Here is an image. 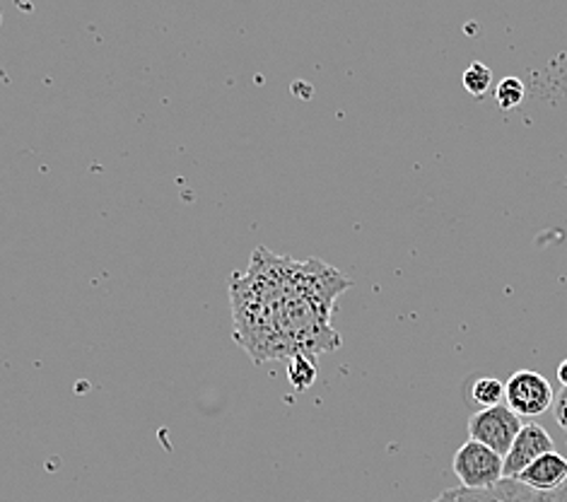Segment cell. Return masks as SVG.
Segmentation results:
<instances>
[{
	"label": "cell",
	"instance_id": "11",
	"mask_svg": "<svg viewBox=\"0 0 567 502\" xmlns=\"http://www.w3.org/2000/svg\"><path fill=\"white\" fill-rule=\"evenodd\" d=\"M553 409H556V418H558L560 428L567 430V389H563V393L556 399V406H553Z\"/></svg>",
	"mask_w": 567,
	"mask_h": 502
},
{
	"label": "cell",
	"instance_id": "8",
	"mask_svg": "<svg viewBox=\"0 0 567 502\" xmlns=\"http://www.w3.org/2000/svg\"><path fill=\"white\" fill-rule=\"evenodd\" d=\"M471 399L481 409H491V406H499L505 399V382H499L495 377H481L471 385Z\"/></svg>",
	"mask_w": 567,
	"mask_h": 502
},
{
	"label": "cell",
	"instance_id": "7",
	"mask_svg": "<svg viewBox=\"0 0 567 502\" xmlns=\"http://www.w3.org/2000/svg\"><path fill=\"white\" fill-rule=\"evenodd\" d=\"M317 358L312 356H295L288 360V379L297 391H307L317 379Z\"/></svg>",
	"mask_w": 567,
	"mask_h": 502
},
{
	"label": "cell",
	"instance_id": "10",
	"mask_svg": "<svg viewBox=\"0 0 567 502\" xmlns=\"http://www.w3.org/2000/svg\"><path fill=\"white\" fill-rule=\"evenodd\" d=\"M524 94H526V88L515 75L505 78L503 83L495 88V100L499 106H503V110H515V106H519L524 102Z\"/></svg>",
	"mask_w": 567,
	"mask_h": 502
},
{
	"label": "cell",
	"instance_id": "12",
	"mask_svg": "<svg viewBox=\"0 0 567 502\" xmlns=\"http://www.w3.org/2000/svg\"><path fill=\"white\" fill-rule=\"evenodd\" d=\"M558 382L567 389V360H563V362L558 365Z\"/></svg>",
	"mask_w": 567,
	"mask_h": 502
},
{
	"label": "cell",
	"instance_id": "9",
	"mask_svg": "<svg viewBox=\"0 0 567 502\" xmlns=\"http://www.w3.org/2000/svg\"><path fill=\"white\" fill-rule=\"evenodd\" d=\"M464 90L471 94V98H483L485 92L493 85V71L485 63H471L464 71Z\"/></svg>",
	"mask_w": 567,
	"mask_h": 502
},
{
	"label": "cell",
	"instance_id": "3",
	"mask_svg": "<svg viewBox=\"0 0 567 502\" xmlns=\"http://www.w3.org/2000/svg\"><path fill=\"white\" fill-rule=\"evenodd\" d=\"M522 426V418L509 406H491V409H481L468 418V440H476L505 457Z\"/></svg>",
	"mask_w": 567,
	"mask_h": 502
},
{
	"label": "cell",
	"instance_id": "6",
	"mask_svg": "<svg viewBox=\"0 0 567 502\" xmlns=\"http://www.w3.org/2000/svg\"><path fill=\"white\" fill-rule=\"evenodd\" d=\"M567 481V459L558 452H548L544 457H538L534 464L526 467L517 483L536 493H553L563 488Z\"/></svg>",
	"mask_w": 567,
	"mask_h": 502
},
{
	"label": "cell",
	"instance_id": "1",
	"mask_svg": "<svg viewBox=\"0 0 567 502\" xmlns=\"http://www.w3.org/2000/svg\"><path fill=\"white\" fill-rule=\"evenodd\" d=\"M350 285L321 259L297 262L256 247L249 268L229 278L235 341L256 365L339 350L343 341L331 319Z\"/></svg>",
	"mask_w": 567,
	"mask_h": 502
},
{
	"label": "cell",
	"instance_id": "4",
	"mask_svg": "<svg viewBox=\"0 0 567 502\" xmlns=\"http://www.w3.org/2000/svg\"><path fill=\"white\" fill-rule=\"evenodd\" d=\"M505 401L519 418L542 416L556 403V393L544 375L534 370H519L505 382Z\"/></svg>",
	"mask_w": 567,
	"mask_h": 502
},
{
	"label": "cell",
	"instance_id": "2",
	"mask_svg": "<svg viewBox=\"0 0 567 502\" xmlns=\"http://www.w3.org/2000/svg\"><path fill=\"white\" fill-rule=\"evenodd\" d=\"M452 469L466 491H493L505 481L503 457L476 440H468L458 447Z\"/></svg>",
	"mask_w": 567,
	"mask_h": 502
},
{
	"label": "cell",
	"instance_id": "5",
	"mask_svg": "<svg viewBox=\"0 0 567 502\" xmlns=\"http://www.w3.org/2000/svg\"><path fill=\"white\" fill-rule=\"evenodd\" d=\"M553 452V438L548 430L538 423L522 426L519 436L512 442L509 452L503 457L505 461V481H517L519 473L534 464L538 457Z\"/></svg>",
	"mask_w": 567,
	"mask_h": 502
}]
</instances>
